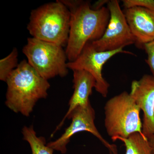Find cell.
Segmentation results:
<instances>
[{"instance_id":"cell-6","label":"cell","mask_w":154,"mask_h":154,"mask_svg":"<svg viewBox=\"0 0 154 154\" xmlns=\"http://www.w3.org/2000/svg\"><path fill=\"white\" fill-rule=\"evenodd\" d=\"M107 8L110 19L105 33L99 40L91 42L98 51H113L136 43V39L130 30L119 2L109 1Z\"/></svg>"},{"instance_id":"cell-9","label":"cell","mask_w":154,"mask_h":154,"mask_svg":"<svg viewBox=\"0 0 154 154\" xmlns=\"http://www.w3.org/2000/svg\"><path fill=\"white\" fill-rule=\"evenodd\" d=\"M130 94L143 112L142 132L148 139L154 135V78L146 74L133 81Z\"/></svg>"},{"instance_id":"cell-2","label":"cell","mask_w":154,"mask_h":154,"mask_svg":"<svg viewBox=\"0 0 154 154\" xmlns=\"http://www.w3.org/2000/svg\"><path fill=\"white\" fill-rule=\"evenodd\" d=\"M5 104L16 113L29 116L39 99L47 97L50 85L28 63L22 61L8 77Z\"/></svg>"},{"instance_id":"cell-14","label":"cell","mask_w":154,"mask_h":154,"mask_svg":"<svg viewBox=\"0 0 154 154\" xmlns=\"http://www.w3.org/2000/svg\"><path fill=\"white\" fill-rule=\"evenodd\" d=\"M18 50L15 48L11 53L0 60V79L6 82L8 77L15 69L18 63Z\"/></svg>"},{"instance_id":"cell-4","label":"cell","mask_w":154,"mask_h":154,"mask_svg":"<svg viewBox=\"0 0 154 154\" xmlns=\"http://www.w3.org/2000/svg\"><path fill=\"white\" fill-rule=\"evenodd\" d=\"M140 110L126 91L107 101L105 106V125L113 141L118 137L127 138L134 133H142Z\"/></svg>"},{"instance_id":"cell-16","label":"cell","mask_w":154,"mask_h":154,"mask_svg":"<svg viewBox=\"0 0 154 154\" xmlns=\"http://www.w3.org/2000/svg\"><path fill=\"white\" fill-rule=\"evenodd\" d=\"M143 49L145 50L147 58L145 61L150 69L152 76L154 78V40L145 45Z\"/></svg>"},{"instance_id":"cell-5","label":"cell","mask_w":154,"mask_h":154,"mask_svg":"<svg viewBox=\"0 0 154 154\" xmlns=\"http://www.w3.org/2000/svg\"><path fill=\"white\" fill-rule=\"evenodd\" d=\"M22 52L29 64L45 79L68 74L66 53L60 45L30 37Z\"/></svg>"},{"instance_id":"cell-10","label":"cell","mask_w":154,"mask_h":154,"mask_svg":"<svg viewBox=\"0 0 154 154\" xmlns=\"http://www.w3.org/2000/svg\"><path fill=\"white\" fill-rule=\"evenodd\" d=\"M123 12L136 45L143 49L145 45L154 40V11L134 7L125 9Z\"/></svg>"},{"instance_id":"cell-15","label":"cell","mask_w":154,"mask_h":154,"mask_svg":"<svg viewBox=\"0 0 154 154\" xmlns=\"http://www.w3.org/2000/svg\"><path fill=\"white\" fill-rule=\"evenodd\" d=\"M125 9L140 7L154 11V1L153 0H123Z\"/></svg>"},{"instance_id":"cell-17","label":"cell","mask_w":154,"mask_h":154,"mask_svg":"<svg viewBox=\"0 0 154 154\" xmlns=\"http://www.w3.org/2000/svg\"><path fill=\"white\" fill-rule=\"evenodd\" d=\"M150 145L152 149V154H154V135L148 139Z\"/></svg>"},{"instance_id":"cell-1","label":"cell","mask_w":154,"mask_h":154,"mask_svg":"<svg viewBox=\"0 0 154 154\" xmlns=\"http://www.w3.org/2000/svg\"><path fill=\"white\" fill-rule=\"evenodd\" d=\"M71 13L70 30L66 53L68 62L78 57L89 42L97 41L105 33L110 19L107 7L91 8L90 2L62 0Z\"/></svg>"},{"instance_id":"cell-12","label":"cell","mask_w":154,"mask_h":154,"mask_svg":"<svg viewBox=\"0 0 154 154\" xmlns=\"http://www.w3.org/2000/svg\"><path fill=\"white\" fill-rule=\"evenodd\" d=\"M120 140L124 143L125 154H152V149L149 140L142 133L136 132L127 138L118 137L115 141Z\"/></svg>"},{"instance_id":"cell-13","label":"cell","mask_w":154,"mask_h":154,"mask_svg":"<svg viewBox=\"0 0 154 154\" xmlns=\"http://www.w3.org/2000/svg\"><path fill=\"white\" fill-rule=\"evenodd\" d=\"M22 134L24 140L30 144L32 154H53L54 150L46 145L44 137H38L33 126H24L22 128Z\"/></svg>"},{"instance_id":"cell-7","label":"cell","mask_w":154,"mask_h":154,"mask_svg":"<svg viewBox=\"0 0 154 154\" xmlns=\"http://www.w3.org/2000/svg\"><path fill=\"white\" fill-rule=\"evenodd\" d=\"M95 111L91 102L85 106L77 107L72 112L69 119L72 122L64 133L54 141L51 142L47 146L53 150L60 151L61 153L66 152V146L72 136L82 131H88L96 137L110 151L111 154H117L116 146L111 144L102 137L95 125Z\"/></svg>"},{"instance_id":"cell-3","label":"cell","mask_w":154,"mask_h":154,"mask_svg":"<svg viewBox=\"0 0 154 154\" xmlns=\"http://www.w3.org/2000/svg\"><path fill=\"white\" fill-rule=\"evenodd\" d=\"M71 13L61 1L48 3L32 10L27 29L33 38L66 46Z\"/></svg>"},{"instance_id":"cell-11","label":"cell","mask_w":154,"mask_h":154,"mask_svg":"<svg viewBox=\"0 0 154 154\" xmlns=\"http://www.w3.org/2000/svg\"><path fill=\"white\" fill-rule=\"evenodd\" d=\"M73 72L74 92L69 101L68 110L54 133L60 128L66 119H69L76 108L90 103L89 97L92 95L93 88H96V80L88 72L82 70H75Z\"/></svg>"},{"instance_id":"cell-8","label":"cell","mask_w":154,"mask_h":154,"mask_svg":"<svg viewBox=\"0 0 154 154\" xmlns=\"http://www.w3.org/2000/svg\"><path fill=\"white\" fill-rule=\"evenodd\" d=\"M119 53L134 54L123 48L109 51H98L91 42L86 44L76 59L67 63L68 68L73 71L82 70L88 72L96 81V91L103 97H107L110 85L102 75V69L105 63L111 57Z\"/></svg>"}]
</instances>
